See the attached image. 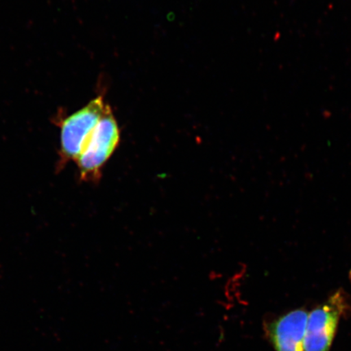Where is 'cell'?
<instances>
[{
  "instance_id": "5",
  "label": "cell",
  "mask_w": 351,
  "mask_h": 351,
  "mask_svg": "<svg viewBox=\"0 0 351 351\" xmlns=\"http://www.w3.org/2000/svg\"><path fill=\"white\" fill-rule=\"evenodd\" d=\"M350 280H351V271H350Z\"/></svg>"
},
{
  "instance_id": "1",
  "label": "cell",
  "mask_w": 351,
  "mask_h": 351,
  "mask_svg": "<svg viewBox=\"0 0 351 351\" xmlns=\"http://www.w3.org/2000/svg\"><path fill=\"white\" fill-rule=\"evenodd\" d=\"M119 141V128L111 110L107 106L76 160L80 177L86 181L97 179L100 170L116 150Z\"/></svg>"
},
{
  "instance_id": "4",
  "label": "cell",
  "mask_w": 351,
  "mask_h": 351,
  "mask_svg": "<svg viewBox=\"0 0 351 351\" xmlns=\"http://www.w3.org/2000/svg\"><path fill=\"white\" fill-rule=\"evenodd\" d=\"M308 319L304 310L291 311L269 327V337L276 351H304V340Z\"/></svg>"
},
{
  "instance_id": "3",
  "label": "cell",
  "mask_w": 351,
  "mask_h": 351,
  "mask_svg": "<svg viewBox=\"0 0 351 351\" xmlns=\"http://www.w3.org/2000/svg\"><path fill=\"white\" fill-rule=\"evenodd\" d=\"M344 298L337 293L327 304L308 315L304 340V351H328L336 331Z\"/></svg>"
},
{
  "instance_id": "2",
  "label": "cell",
  "mask_w": 351,
  "mask_h": 351,
  "mask_svg": "<svg viewBox=\"0 0 351 351\" xmlns=\"http://www.w3.org/2000/svg\"><path fill=\"white\" fill-rule=\"evenodd\" d=\"M106 108L103 99L98 97L61 123L60 154L62 163L76 162Z\"/></svg>"
}]
</instances>
